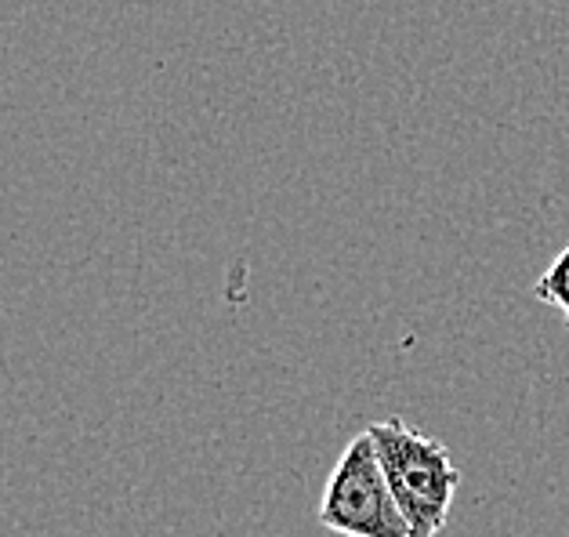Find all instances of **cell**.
<instances>
[{"instance_id": "obj_1", "label": "cell", "mask_w": 569, "mask_h": 537, "mask_svg": "<svg viewBox=\"0 0 569 537\" xmlns=\"http://www.w3.org/2000/svg\"><path fill=\"white\" fill-rule=\"evenodd\" d=\"M367 432L378 444L388 487H392L413 534L436 537L447 527L457 487H461V468H457L450 447L399 415L373 421Z\"/></svg>"}, {"instance_id": "obj_2", "label": "cell", "mask_w": 569, "mask_h": 537, "mask_svg": "<svg viewBox=\"0 0 569 537\" xmlns=\"http://www.w3.org/2000/svg\"><path fill=\"white\" fill-rule=\"evenodd\" d=\"M319 523L341 537H418L388 487L378 444L367 429L330 468L323 501H319Z\"/></svg>"}, {"instance_id": "obj_3", "label": "cell", "mask_w": 569, "mask_h": 537, "mask_svg": "<svg viewBox=\"0 0 569 537\" xmlns=\"http://www.w3.org/2000/svg\"><path fill=\"white\" fill-rule=\"evenodd\" d=\"M533 298L545 301V306L562 312V324L569 330V243L559 251V258L545 269V277L533 284Z\"/></svg>"}]
</instances>
